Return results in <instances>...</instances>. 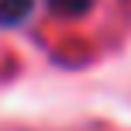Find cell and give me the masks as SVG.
Here are the masks:
<instances>
[{
	"label": "cell",
	"mask_w": 131,
	"mask_h": 131,
	"mask_svg": "<svg viewBox=\"0 0 131 131\" xmlns=\"http://www.w3.org/2000/svg\"><path fill=\"white\" fill-rule=\"evenodd\" d=\"M35 10V0H0V24L14 28Z\"/></svg>",
	"instance_id": "cell-1"
},
{
	"label": "cell",
	"mask_w": 131,
	"mask_h": 131,
	"mask_svg": "<svg viewBox=\"0 0 131 131\" xmlns=\"http://www.w3.org/2000/svg\"><path fill=\"white\" fill-rule=\"evenodd\" d=\"M93 0H48V7H52L55 14H66V17H79V14L90 10Z\"/></svg>",
	"instance_id": "cell-2"
}]
</instances>
